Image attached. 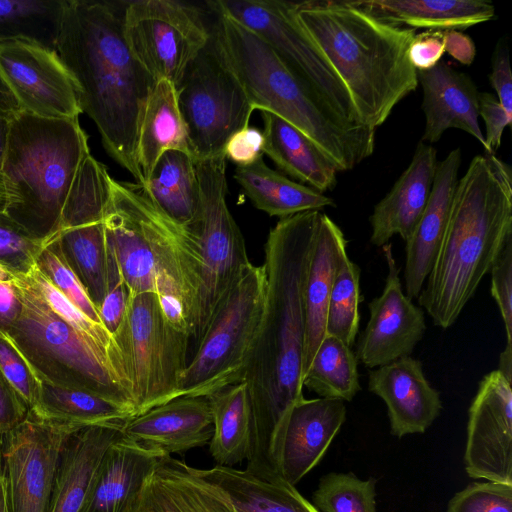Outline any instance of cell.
<instances>
[{
    "label": "cell",
    "mask_w": 512,
    "mask_h": 512,
    "mask_svg": "<svg viewBox=\"0 0 512 512\" xmlns=\"http://www.w3.org/2000/svg\"><path fill=\"white\" fill-rule=\"evenodd\" d=\"M321 214L281 218L264 247V306L242 378L252 424L245 471L260 479L280 478L275 452L281 429L290 408L304 398V287Z\"/></svg>",
    "instance_id": "obj_1"
},
{
    "label": "cell",
    "mask_w": 512,
    "mask_h": 512,
    "mask_svg": "<svg viewBox=\"0 0 512 512\" xmlns=\"http://www.w3.org/2000/svg\"><path fill=\"white\" fill-rule=\"evenodd\" d=\"M125 2L62 0L54 49L80 89L82 111L106 152L143 186L137 143L156 81L130 51L123 32Z\"/></svg>",
    "instance_id": "obj_2"
},
{
    "label": "cell",
    "mask_w": 512,
    "mask_h": 512,
    "mask_svg": "<svg viewBox=\"0 0 512 512\" xmlns=\"http://www.w3.org/2000/svg\"><path fill=\"white\" fill-rule=\"evenodd\" d=\"M512 236V171L494 154L475 156L458 180L447 226L418 304L451 327Z\"/></svg>",
    "instance_id": "obj_3"
},
{
    "label": "cell",
    "mask_w": 512,
    "mask_h": 512,
    "mask_svg": "<svg viewBox=\"0 0 512 512\" xmlns=\"http://www.w3.org/2000/svg\"><path fill=\"white\" fill-rule=\"evenodd\" d=\"M293 12L343 82L363 125L376 130L418 87L408 58L415 29L387 24L347 0L294 2Z\"/></svg>",
    "instance_id": "obj_4"
},
{
    "label": "cell",
    "mask_w": 512,
    "mask_h": 512,
    "mask_svg": "<svg viewBox=\"0 0 512 512\" xmlns=\"http://www.w3.org/2000/svg\"><path fill=\"white\" fill-rule=\"evenodd\" d=\"M216 15L211 45L254 110L272 112L301 130L339 172L352 170L372 155L376 130L336 115L261 37L228 16Z\"/></svg>",
    "instance_id": "obj_5"
},
{
    "label": "cell",
    "mask_w": 512,
    "mask_h": 512,
    "mask_svg": "<svg viewBox=\"0 0 512 512\" xmlns=\"http://www.w3.org/2000/svg\"><path fill=\"white\" fill-rule=\"evenodd\" d=\"M90 154L78 119H48L24 111L10 119L0 167L3 213L44 243L57 234L76 174Z\"/></svg>",
    "instance_id": "obj_6"
},
{
    "label": "cell",
    "mask_w": 512,
    "mask_h": 512,
    "mask_svg": "<svg viewBox=\"0 0 512 512\" xmlns=\"http://www.w3.org/2000/svg\"><path fill=\"white\" fill-rule=\"evenodd\" d=\"M13 282L22 309L17 320L3 333L38 380L96 393L127 407L134 417L132 386L122 355L61 319L28 274L14 275Z\"/></svg>",
    "instance_id": "obj_7"
},
{
    "label": "cell",
    "mask_w": 512,
    "mask_h": 512,
    "mask_svg": "<svg viewBox=\"0 0 512 512\" xmlns=\"http://www.w3.org/2000/svg\"><path fill=\"white\" fill-rule=\"evenodd\" d=\"M266 290L263 265L250 263L214 310L188 361L180 396L207 397L242 382L261 319Z\"/></svg>",
    "instance_id": "obj_8"
},
{
    "label": "cell",
    "mask_w": 512,
    "mask_h": 512,
    "mask_svg": "<svg viewBox=\"0 0 512 512\" xmlns=\"http://www.w3.org/2000/svg\"><path fill=\"white\" fill-rule=\"evenodd\" d=\"M114 339L132 386L135 416L180 397L191 337L166 319L155 292L130 295Z\"/></svg>",
    "instance_id": "obj_9"
},
{
    "label": "cell",
    "mask_w": 512,
    "mask_h": 512,
    "mask_svg": "<svg viewBox=\"0 0 512 512\" xmlns=\"http://www.w3.org/2000/svg\"><path fill=\"white\" fill-rule=\"evenodd\" d=\"M207 5L261 37L291 72L328 108L345 121L363 125L351 97L330 63L294 16V2L217 0ZM368 127V126H367Z\"/></svg>",
    "instance_id": "obj_10"
},
{
    "label": "cell",
    "mask_w": 512,
    "mask_h": 512,
    "mask_svg": "<svg viewBox=\"0 0 512 512\" xmlns=\"http://www.w3.org/2000/svg\"><path fill=\"white\" fill-rule=\"evenodd\" d=\"M200 189L199 214L192 226L198 236L202 272L192 339L195 345L221 299L251 263L243 235L226 202L225 155L195 161Z\"/></svg>",
    "instance_id": "obj_11"
},
{
    "label": "cell",
    "mask_w": 512,
    "mask_h": 512,
    "mask_svg": "<svg viewBox=\"0 0 512 512\" xmlns=\"http://www.w3.org/2000/svg\"><path fill=\"white\" fill-rule=\"evenodd\" d=\"M175 88L194 161L224 154L228 140L249 126L254 108L210 41Z\"/></svg>",
    "instance_id": "obj_12"
},
{
    "label": "cell",
    "mask_w": 512,
    "mask_h": 512,
    "mask_svg": "<svg viewBox=\"0 0 512 512\" xmlns=\"http://www.w3.org/2000/svg\"><path fill=\"white\" fill-rule=\"evenodd\" d=\"M123 32L130 51L151 77L175 87L211 37L197 8L173 0L125 2Z\"/></svg>",
    "instance_id": "obj_13"
},
{
    "label": "cell",
    "mask_w": 512,
    "mask_h": 512,
    "mask_svg": "<svg viewBox=\"0 0 512 512\" xmlns=\"http://www.w3.org/2000/svg\"><path fill=\"white\" fill-rule=\"evenodd\" d=\"M77 426L26 418L0 435L10 512H47L62 443Z\"/></svg>",
    "instance_id": "obj_14"
},
{
    "label": "cell",
    "mask_w": 512,
    "mask_h": 512,
    "mask_svg": "<svg viewBox=\"0 0 512 512\" xmlns=\"http://www.w3.org/2000/svg\"><path fill=\"white\" fill-rule=\"evenodd\" d=\"M0 78L22 111L48 119H78L79 86L55 49L18 40L0 43Z\"/></svg>",
    "instance_id": "obj_15"
},
{
    "label": "cell",
    "mask_w": 512,
    "mask_h": 512,
    "mask_svg": "<svg viewBox=\"0 0 512 512\" xmlns=\"http://www.w3.org/2000/svg\"><path fill=\"white\" fill-rule=\"evenodd\" d=\"M464 466L472 479L512 484V388L498 369L481 379L469 407Z\"/></svg>",
    "instance_id": "obj_16"
},
{
    "label": "cell",
    "mask_w": 512,
    "mask_h": 512,
    "mask_svg": "<svg viewBox=\"0 0 512 512\" xmlns=\"http://www.w3.org/2000/svg\"><path fill=\"white\" fill-rule=\"evenodd\" d=\"M387 276L380 296L369 303V320L356 349L357 359L377 368L410 356L426 331L424 311L403 291L390 243L382 246Z\"/></svg>",
    "instance_id": "obj_17"
},
{
    "label": "cell",
    "mask_w": 512,
    "mask_h": 512,
    "mask_svg": "<svg viewBox=\"0 0 512 512\" xmlns=\"http://www.w3.org/2000/svg\"><path fill=\"white\" fill-rule=\"evenodd\" d=\"M345 420L342 400L303 398L295 403L285 417L275 452L278 476L295 486L321 461Z\"/></svg>",
    "instance_id": "obj_18"
},
{
    "label": "cell",
    "mask_w": 512,
    "mask_h": 512,
    "mask_svg": "<svg viewBox=\"0 0 512 512\" xmlns=\"http://www.w3.org/2000/svg\"><path fill=\"white\" fill-rule=\"evenodd\" d=\"M368 389L387 406L390 432L401 438L424 433L440 415V393L425 377L421 361L406 356L369 372Z\"/></svg>",
    "instance_id": "obj_19"
},
{
    "label": "cell",
    "mask_w": 512,
    "mask_h": 512,
    "mask_svg": "<svg viewBox=\"0 0 512 512\" xmlns=\"http://www.w3.org/2000/svg\"><path fill=\"white\" fill-rule=\"evenodd\" d=\"M126 422L82 426L66 436L59 452L47 512H82L103 456L125 435Z\"/></svg>",
    "instance_id": "obj_20"
},
{
    "label": "cell",
    "mask_w": 512,
    "mask_h": 512,
    "mask_svg": "<svg viewBox=\"0 0 512 512\" xmlns=\"http://www.w3.org/2000/svg\"><path fill=\"white\" fill-rule=\"evenodd\" d=\"M125 436L165 455L209 444L213 434L210 402L202 396H180L132 417Z\"/></svg>",
    "instance_id": "obj_21"
},
{
    "label": "cell",
    "mask_w": 512,
    "mask_h": 512,
    "mask_svg": "<svg viewBox=\"0 0 512 512\" xmlns=\"http://www.w3.org/2000/svg\"><path fill=\"white\" fill-rule=\"evenodd\" d=\"M126 512H238L227 493L196 468L160 458Z\"/></svg>",
    "instance_id": "obj_22"
},
{
    "label": "cell",
    "mask_w": 512,
    "mask_h": 512,
    "mask_svg": "<svg viewBox=\"0 0 512 512\" xmlns=\"http://www.w3.org/2000/svg\"><path fill=\"white\" fill-rule=\"evenodd\" d=\"M425 116L423 142L435 143L451 128L460 129L485 147L479 125V92L473 80L445 62L417 71Z\"/></svg>",
    "instance_id": "obj_23"
},
{
    "label": "cell",
    "mask_w": 512,
    "mask_h": 512,
    "mask_svg": "<svg viewBox=\"0 0 512 512\" xmlns=\"http://www.w3.org/2000/svg\"><path fill=\"white\" fill-rule=\"evenodd\" d=\"M461 150L455 148L437 162L433 186L426 208L406 241L405 294L418 298L439 250L458 183Z\"/></svg>",
    "instance_id": "obj_24"
},
{
    "label": "cell",
    "mask_w": 512,
    "mask_h": 512,
    "mask_svg": "<svg viewBox=\"0 0 512 512\" xmlns=\"http://www.w3.org/2000/svg\"><path fill=\"white\" fill-rule=\"evenodd\" d=\"M436 166L435 148L420 141L409 166L369 218L373 245L382 247L396 234L405 242L410 238L428 203Z\"/></svg>",
    "instance_id": "obj_25"
},
{
    "label": "cell",
    "mask_w": 512,
    "mask_h": 512,
    "mask_svg": "<svg viewBox=\"0 0 512 512\" xmlns=\"http://www.w3.org/2000/svg\"><path fill=\"white\" fill-rule=\"evenodd\" d=\"M347 240L340 227L322 213L314 240L304 287L305 340L303 376L326 336L330 294L345 255Z\"/></svg>",
    "instance_id": "obj_26"
},
{
    "label": "cell",
    "mask_w": 512,
    "mask_h": 512,
    "mask_svg": "<svg viewBox=\"0 0 512 512\" xmlns=\"http://www.w3.org/2000/svg\"><path fill=\"white\" fill-rule=\"evenodd\" d=\"M104 226L108 246L130 295L154 292L155 262L132 210L127 182L111 178Z\"/></svg>",
    "instance_id": "obj_27"
},
{
    "label": "cell",
    "mask_w": 512,
    "mask_h": 512,
    "mask_svg": "<svg viewBox=\"0 0 512 512\" xmlns=\"http://www.w3.org/2000/svg\"><path fill=\"white\" fill-rule=\"evenodd\" d=\"M164 455L125 435L115 441L103 456L82 512H126Z\"/></svg>",
    "instance_id": "obj_28"
},
{
    "label": "cell",
    "mask_w": 512,
    "mask_h": 512,
    "mask_svg": "<svg viewBox=\"0 0 512 512\" xmlns=\"http://www.w3.org/2000/svg\"><path fill=\"white\" fill-rule=\"evenodd\" d=\"M263 153L283 172L320 192L332 190L339 172L332 160L301 130L280 116L261 110Z\"/></svg>",
    "instance_id": "obj_29"
},
{
    "label": "cell",
    "mask_w": 512,
    "mask_h": 512,
    "mask_svg": "<svg viewBox=\"0 0 512 512\" xmlns=\"http://www.w3.org/2000/svg\"><path fill=\"white\" fill-rule=\"evenodd\" d=\"M380 21L396 27L459 30L490 21L495 7L483 0L353 1Z\"/></svg>",
    "instance_id": "obj_30"
},
{
    "label": "cell",
    "mask_w": 512,
    "mask_h": 512,
    "mask_svg": "<svg viewBox=\"0 0 512 512\" xmlns=\"http://www.w3.org/2000/svg\"><path fill=\"white\" fill-rule=\"evenodd\" d=\"M140 187L150 202L172 221L187 227L195 224L200 189L195 161L190 154L165 151Z\"/></svg>",
    "instance_id": "obj_31"
},
{
    "label": "cell",
    "mask_w": 512,
    "mask_h": 512,
    "mask_svg": "<svg viewBox=\"0 0 512 512\" xmlns=\"http://www.w3.org/2000/svg\"><path fill=\"white\" fill-rule=\"evenodd\" d=\"M168 150L191 155L176 88L163 79L151 90L139 127L137 159L144 183L160 156Z\"/></svg>",
    "instance_id": "obj_32"
},
{
    "label": "cell",
    "mask_w": 512,
    "mask_h": 512,
    "mask_svg": "<svg viewBox=\"0 0 512 512\" xmlns=\"http://www.w3.org/2000/svg\"><path fill=\"white\" fill-rule=\"evenodd\" d=\"M234 179L253 205L270 216L285 218L301 212L335 206L332 198L269 168L263 158L237 166Z\"/></svg>",
    "instance_id": "obj_33"
},
{
    "label": "cell",
    "mask_w": 512,
    "mask_h": 512,
    "mask_svg": "<svg viewBox=\"0 0 512 512\" xmlns=\"http://www.w3.org/2000/svg\"><path fill=\"white\" fill-rule=\"evenodd\" d=\"M197 470L227 493L238 512H320L281 478L260 479L245 470L219 465Z\"/></svg>",
    "instance_id": "obj_34"
},
{
    "label": "cell",
    "mask_w": 512,
    "mask_h": 512,
    "mask_svg": "<svg viewBox=\"0 0 512 512\" xmlns=\"http://www.w3.org/2000/svg\"><path fill=\"white\" fill-rule=\"evenodd\" d=\"M213 415L210 453L217 465L232 467L247 460L251 448V410L244 382L207 396Z\"/></svg>",
    "instance_id": "obj_35"
},
{
    "label": "cell",
    "mask_w": 512,
    "mask_h": 512,
    "mask_svg": "<svg viewBox=\"0 0 512 512\" xmlns=\"http://www.w3.org/2000/svg\"><path fill=\"white\" fill-rule=\"evenodd\" d=\"M29 412L42 420L77 427L126 422L133 417L127 407L96 393L40 380Z\"/></svg>",
    "instance_id": "obj_36"
},
{
    "label": "cell",
    "mask_w": 512,
    "mask_h": 512,
    "mask_svg": "<svg viewBox=\"0 0 512 512\" xmlns=\"http://www.w3.org/2000/svg\"><path fill=\"white\" fill-rule=\"evenodd\" d=\"M54 238L98 310L108 288L110 259L104 220L63 230Z\"/></svg>",
    "instance_id": "obj_37"
},
{
    "label": "cell",
    "mask_w": 512,
    "mask_h": 512,
    "mask_svg": "<svg viewBox=\"0 0 512 512\" xmlns=\"http://www.w3.org/2000/svg\"><path fill=\"white\" fill-rule=\"evenodd\" d=\"M302 385L321 398L351 401L361 390L355 352L338 338L326 335L303 376Z\"/></svg>",
    "instance_id": "obj_38"
},
{
    "label": "cell",
    "mask_w": 512,
    "mask_h": 512,
    "mask_svg": "<svg viewBox=\"0 0 512 512\" xmlns=\"http://www.w3.org/2000/svg\"><path fill=\"white\" fill-rule=\"evenodd\" d=\"M62 0H0V43L32 41L54 49Z\"/></svg>",
    "instance_id": "obj_39"
},
{
    "label": "cell",
    "mask_w": 512,
    "mask_h": 512,
    "mask_svg": "<svg viewBox=\"0 0 512 512\" xmlns=\"http://www.w3.org/2000/svg\"><path fill=\"white\" fill-rule=\"evenodd\" d=\"M111 178L91 154L84 159L67 194L57 233L104 220Z\"/></svg>",
    "instance_id": "obj_40"
},
{
    "label": "cell",
    "mask_w": 512,
    "mask_h": 512,
    "mask_svg": "<svg viewBox=\"0 0 512 512\" xmlns=\"http://www.w3.org/2000/svg\"><path fill=\"white\" fill-rule=\"evenodd\" d=\"M360 274V267L345 255L327 309L326 335L336 337L350 347L359 330Z\"/></svg>",
    "instance_id": "obj_41"
},
{
    "label": "cell",
    "mask_w": 512,
    "mask_h": 512,
    "mask_svg": "<svg viewBox=\"0 0 512 512\" xmlns=\"http://www.w3.org/2000/svg\"><path fill=\"white\" fill-rule=\"evenodd\" d=\"M376 479H360L354 473H328L320 478L313 493L320 512H378Z\"/></svg>",
    "instance_id": "obj_42"
},
{
    "label": "cell",
    "mask_w": 512,
    "mask_h": 512,
    "mask_svg": "<svg viewBox=\"0 0 512 512\" xmlns=\"http://www.w3.org/2000/svg\"><path fill=\"white\" fill-rule=\"evenodd\" d=\"M35 265L73 305L93 321L102 324L97 308L68 265L56 238L43 245L36 257Z\"/></svg>",
    "instance_id": "obj_43"
},
{
    "label": "cell",
    "mask_w": 512,
    "mask_h": 512,
    "mask_svg": "<svg viewBox=\"0 0 512 512\" xmlns=\"http://www.w3.org/2000/svg\"><path fill=\"white\" fill-rule=\"evenodd\" d=\"M28 275L49 307L61 319L98 343L121 354L114 337L106 330V328L102 324H99L87 317L75 305H73L56 287L50 283L47 278L42 275L36 265Z\"/></svg>",
    "instance_id": "obj_44"
},
{
    "label": "cell",
    "mask_w": 512,
    "mask_h": 512,
    "mask_svg": "<svg viewBox=\"0 0 512 512\" xmlns=\"http://www.w3.org/2000/svg\"><path fill=\"white\" fill-rule=\"evenodd\" d=\"M45 243L31 237L0 211V268L14 275L28 274Z\"/></svg>",
    "instance_id": "obj_45"
},
{
    "label": "cell",
    "mask_w": 512,
    "mask_h": 512,
    "mask_svg": "<svg viewBox=\"0 0 512 512\" xmlns=\"http://www.w3.org/2000/svg\"><path fill=\"white\" fill-rule=\"evenodd\" d=\"M445 512H512V484L473 482L449 500Z\"/></svg>",
    "instance_id": "obj_46"
},
{
    "label": "cell",
    "mask_w": 512,
    "mask_h": 512,
    "mask_svg": "<svg viewBox=\"0 0 512 512\" xmlns=\"http://www.w3.org/2000/svg\"><path fill=\"white\" fill-rule=\"evenodd\" d=\"M0 373L30 410L36 399L39 380L3 332H0Z\"/></svg>",
    "instance_id": "obj_47"
},
{
    "label": "cell",
    "mask_w": 512,
    "mask_h": 512,
    "mask_svg": "<svg viewBox=\"0 0 512 512\" xmlns=\"http://www.w3.org/2000/svg\"><path fill=\"white\" fill-rule=\"evenodd\" d=\"M490 273L491 295L504 323L506 345L512 346V236L507 239Z\"/></svg>",
    "instance_id": "obj_48"
},
{
    "label": "cell",
    "mask_w": 512,
    "mask_h": 512,
    "mask_svg": "<svg viewBox=\"0 0 512 512\" xmlns=\"http://www.w3.org/2000/svg\"><path fill=\"white\" fill-rule=\"evenodd\" d=\"M129 300V289L112 256L109 260L108 288L98 312L101 323L113 337L125 318Z\"/></svg>",
    "instance_id": "obj_49"
},
{
    "label": "cell",
    "mask_w": 512,
    "mask_h": 512,
    "mask_svg": "<svg viewBox=\"0 0 512 512\" xmlns=\"http://www.w3.org/2000/svg\"><path fill=\"white\" fill-rule=\"evenodd\" d=\"M479 116L485 124V151L493 154L501 145L502 133L512 124V115H509L501 106L498 99L491 93L482 92L478 95Z\"/></svg>",
    "instance_id": "obj_50"
},
{
    "label": "cell",
    "mask_w": 512,
    "mask_h": 512,
    "mask_svg": "<svg viewBox=\"0 0 512 512\" xmlns=\"http://www.w3.org/2000/svg\"><path fill=\"white\" fill-rule=\"evenodd\" d=\"M445 52L444 30H427L415 34L408 58L416 71L428 70L440 62Z\"/></svg>",
    "instance_id": "obj_51"
},
{
    "label": "cell",
    "mask_w": 512,
    "mask_h": 512,
    "mask_svg": "<svg viewBox=\"0 0 512 512\" xmlns=\"http://www.w3.org/2000/svg\"><path fill=\"white\" fill-rule=\"evenodd\" d=\"M263 145V132L256 127L248 126L228 140L224 155L237 166H247L262 157Z\"/></svg>",
    "instance_id": "obj_52"
},
{
    "label": "cell",
    "mask_w": 512,
    "mask_h": 512,
    "mask_svg": "<svg viewBox=\"0 0 512 512\" xmlns=\"http://www.w3.org/2000/svg\"><path fill=\"white\" fill-rule=\"evenodd\" d=\"M488 78L499 103L509 115H512V75L508 47L503 40L494 51L492 70Z\"/></svg>",
    "instance_id": "obj_53"
},
{
    "label": "cell",
    "mask_w": 512,
    "mask_h": 512,
    "mask_svg": "<svg viewBox=\"0 0 512 512\" xmlns=\"http://www.w3.org/2000/svg\"><path fill=\"white\" fill-rule=\"evenodd\" d=\"M28 411L26 405L0 373V435L21 423Z\"/></svg>",
    "instance_id": "obj_54"
},
{
    "label": "cell",
    "mask_w": 512,
    "mask_h": 512,
    "mask_svg": "<svg viewBox=\"0 0 512 512\" xmlns=\"http://www.w3.org/2000/svg\"><path fill=\"white\" fill-rule=\"evenodd\" d=\"M22 309L13 277L0 279V332H5L19 317Z\"/></svg>",
    "instance_id": "obj_55"
},
{
    "label": "cell",
    "mask_w": 512,
    "mask_h": 512,
    "mask_svg": "<svg viewBox=\"0 0 512 512\" xmlns=\"http://www.w3.org/2000/svg\"><path fill=\"white\" fill-rule=\"evenodd\" d=\"M445 51L459 62L470 65L475 57L472 39L457 30H444Z\"/></svg>",
    "instance_id": "obj_56"
},
{
    "label": "cell",
    "mask_w": 512,
    "mask_h": 512,
    "mask_svg": "<svg viewBox=\"0 0 512 512\" xmlns=\"http://www.w3.org/2000/svg\"><path fill=\"white\" fill-rule=\"evenodd\" d=\"M498 370L511 381L512 379V346L506 345L499 357Z\"/></svg>",
    "instance_id": "obj_57"
},
{
    "label": "cell",
    "mask_w": 512,
    "mask_h": 512,
    "mask_svg": "<svg viewBox=\"0 0 512 512\" xmlns=\"http://www.w3.org/2000/svg\"><path fill=\"white\" fill-rule=\"evenodd\" d=\"M10 119L6 116L0 115V167L3 161V157L5 154L8 132H9V124Z\"/></svg>",
    "instance_id": "obj_58"
},
{
    "label": "cell",
    "mask_w": 512,
    "mask_h": 512,
    "mask_svg": "<svg viewBox=\"0 0 512 512\" xmlns=\"http://www.w3.org/2000/svg\"><path fill=\"white\" fill-rule=\"evenodd\" d=\"M0 512H10L8 498H7L6 482H5V477L3 474L1 458H0Z\"/></svg>",
    "instance_id": "obj_59"
},
{
    "label": "cell",
    "mask_w": 512,
    "mask_h": 512,
    "mask_svg": "<svg viewBox=\"0 0 512 512\" xmlns=\"http://www.w3.org/2000/svg\"><path fill=\"white\" fill-rule=\"evenodd\" d=\"M5 202H6V191H5V186H4L2 175L0 173V211H3Z\"/></svg>",
    "instance_id": "obj_60"
}]
</instances>
